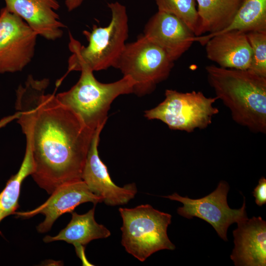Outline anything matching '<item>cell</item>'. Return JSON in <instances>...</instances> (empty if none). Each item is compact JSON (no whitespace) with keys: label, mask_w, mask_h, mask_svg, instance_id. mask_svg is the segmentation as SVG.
Instances as JSON below:
<instances>
[{"label":"cell","mask_w":266,"mask_h":266,"mask_svg":"<svg viewBox=\"0 0 266 266\" xmlns=\"http://www.w3.org/2000/svg\"><path fill=\"white\" fill-rule=\"evenodd\" d=\"M84 0H65V3L67 10L72 11L79 7Z\"/></svg>","instance_id":"24"},{"label":"cell","mask_w":266,"mask_h":266,"mask_svg":"<svg viewBox=\"0 0 266 266\" xmlns=\"http://www.w3.org/2000/svg\"><path fill=\"white\" fill-rule=\"evenodd\" d=\"M246 33L252 54L248 70L266 77V32H252Z\"/></svg>","instance_id":"21"},{"label":"cell","mask_w":266,"mask_h":266,"mask_svg":"<svg viewBox=\"0 0 266 266\" xmlns=\"http://www.w3.org/2000/svg\"><path fill=\"white\" fill-rule=\"evenodd\" d=\"M158 11L172 14L180 20L196 34L198 15L196 0H155Z\"/></svg>","instance_id":"20"},{"label":"cell","mask_w":266,"mask_h":266,"mask_svg":"<svg viewBox=\"0 0 266 266\" xmlns=\"http://www.w3.org/2000/svg\"><path fill=\"white\" fill-rule=\"evenodd\" d=\"M95 210L94 206L85 214L81 215L72 211L70 213L71 219L66 227L55 236L46 235L43 238V241L47 243L63 240L77 248L84 247L92 240L110 236V231L96 221Z\"/></svg>","instance_id":"16"},{"label":"cell","mask_w":266,"mask_h":266,"mask_svg":"<svg viewBox=\"0 0 266 266\" xmlns=\"http://www.w3.org/2000/svg\"><path fill=\"white\" fill-rule=\"evenodd\" d=\"M19 116V113L17 111L13 114L5 116L0 119V130L6 126L14 120H16Z\"/></svg>","instance_id":"23"},{"label":"cell","mask_w":266,"mask_h":266,"mask_svg":"<svg viewBox=\"0 0 266 266\" xmlns=\"http://www.w3.org/2000/svg\"><path fill=\"white\" fill-rule=\"evenodd\" d=\"M198 26L196 36L216 33L232 22L242 0H196Z\"/></svg>","instance_id":"17"},{"label":"cell","mask_w":266,"mask_h":266,"mask_svg":"<svg viewBox=\"0 0 266 266\" xmlns=\"http://www.w3.org/2000/svg\"><path fill=\"white\" fill-rule=\"evenodd\" d=\"M9 12L22 18L38 35L54 41L61 38L66 27L57 13V0H3Z\"/></svg>","instance_id":"13"},{"label":"cell","mask_w":266,"mask_h":266,"mask_svg":"<svg viewBox=\"0 0 266 266\" xmlns=\"http://www.w3.org/2000/svg\"><path fill=\"white\" fill-rule=\"evenodd\" d=\"M104 125L94 132L83 169L81 179L90 191L109 206L127 203L134 198L137 190L134 183L123 187L116 185L111 180L106 165L100 159L98 146L100 133Z\"/></svg>","instance_id":"10"},{"label":"cell","mask_w":266,"mask_h":266,"mask_svg":"<svg viewBox=\"0 0 266 266\" xmlns=\"http://www.w3.org/2000/svg\"><path fill=\"white\" fill-rule=\"evenodd\" d=\"M162 48L175 62L194 42V33L176 16L158 11L146 24L142 34Z\"/></svg>","instance_id":"12"},{"label":"cell","mask_w":266,"mask_h":266,"mask_svg":"<svg viewBox=\"0 0 266 266\" xmlns=\"http://www.w3.org/2000/svg\"><path fill=\"white\" fill-rule=\"evenodd\" d=\"M119 211L123 220L121 244L138 260L143 262L161 250L175 249L167 234L170 214L148 204L133 208L120 207Z\"/></svg>","instance_id":"5"},{"label":"cell","mask_w":266,"mask_h":266,"mask_svg":"<svg viewBox=\"0 0 266 266\" xmlns=\"http://www.w3.org/2000/svg\"><path fill=\"white\" fill-rule=\"evenodd\" d=\"M49 80L29 75L16 90L17 123L31 149L34 181L49 194L59 186L81 180L95 131L61 103L46 94Z\"/></svg>","instance_id":"1"},{"label":"cell","mask_w":266,"mask_h":266,"mask_svg":"<svg viewBox=\"0 0 266 266\" xmlns=\"http://www.w3.org/2000/svg\"><path fill=\"white\" fill-rule=\"evenodd\" d=\"M229 190L228 184L221 181L215 191L200 199L183 197L176 193L164 197L179 201L183 204V206L178 208V214L188 219L196 217L204 220L211 225L221 238L227 241L229 227L233 223H238L248 219L245 198L240 208L232 209L229 206L227 203Z\"/></svg>","instance_id":"8"},{"label":"cell","mask_w":266,"mask_h":266,"mask_svg":"<svg viewBox=\"0 0 266 266\" xmlns=\"http://www.w3.org/2000/svg\"><path fill=\"white\" fill-rule=\"evenodd\" d=\"M107 6L111 12L109 24L104 27L94 25L90 32L84 31L88 42L86 46L69 33L68 47L72 53L68 60L69 72L115 67L128 37V17L126 6L119 2L108 3Z\"/></svg>","instance_id":"3"},{"label":"cell","mask_w":266,"mask_h":266,"mask_svg":"<svg viewBox=\"0 0 266 266\" xmlns=\"http://www.w3.org/2000/svg\"><path fill=\"white\" fill-rule=\"evenodd\" d=\"M231 258L236 266H266V222L253 217L237 223Z\"/></svg>","instance_id":"14"},{"label":"cell","mask_w":266,"mask_h":266,"mask_svg":"<svg viewBox=\"0 0 266 266\" xmlns=\"http://www.w3.org/2000/svg\"><path fill=\"white\" fill-rule=\"evenodd\" d=\"M207 57L219 66L248 69L252 60V50L246 33L231 31L216 34L204 44Z\"/></svg>","instance_id":"15"},{"label":"cell","mask_w":266,"mask_h":266,"mask_svg":"<svg viewBox=\"0 0 266 266\" xmlns=\"http://www.w3.org/2000/svg\"><path fill=\"white\" fill-rule=\"evenodd\" d=\"M215 97L230 110L233 120L254 133H266V77L248 69L205 67Z\"/></svg>","instance_id":"2"},{"label":"cell","mask_w":266,"mask_h":266,"mask_svg":"<svg viewBox=\"0 0 266 266\" xmlns=\"http://www.w3.org/2000/svg\"><path fill=\"white\" fill-rule=\"evenodd\" d=\"M91 202L96 205L102 202L94 194L81 179L63 184L56 188L50 197L37 208L28 211L15 212L18 217L29 218L37 214L45 216L44 220L36 227L40 233L49 231L55 221L66 213H71L83 203Z\"/></svg>","instance_id":"11"},{"label":"cell","mask_w":266,"mask_h":266,"mask_svg":"<svg viewBox=\"0 0 266 266\" xmlns=\"http://www.w3.org/2000/svg\"><path fill=\"white\" fill-rule=\"evenodd\" d=\"M38 35L20 17L0 10V74L22 71L33 59Z\"/></svg>","instance_id":"9"},{"label":"cell","mask_w":266,"mask_h":266,"mask_svg":"<svg viewBox=\"0 0 266 266\" xmlns=\"http://www.w3.org/2000/svg\"><path fill=\"white\" fill-rule=\"evenodd\" d=\"M174 62L160 46L140 34L126 43L115 66L134 83V93L148 94L169 76Z\"/></svg>","instance_id":"6"},{"label":"cell","mask_w":266,"mask_h":266,"mask_svg":"<svg viewBox=\"0 0 266 266\" xmlns=\"http://www.w3.org/2000/svg\"><path fill=\"white\" fill-rule=\"evenodd\" d=\"M34 164L30 148L26 145L23 162L18 172L7 180L0 192V223L9 215L14 214L19 208V198L22 184L25 178L32 175ZM0 234H2L0 231Z\"/></svg>","instance_id":"19"},{"label":"cell","mask_w":266,"mask_h":266,"mask_svg":"<svg viewBox=\"0 0 266 266\" xmlns=\"http://www.w3.org/2000/svg\"><path fill=\"white\" fill-rule=\"evenodd\" d=\"M253 195L255 198L256 203L260 206L266 203V179L264 177L259 180L258 185L254 188Z\"/></svg>","instance_id":"22"},{"label":"cell","mask_w":266,"mask_h":266,"mask_svg":"<svg viewBox=\"0 0 266 266\" xmlns=\"http://www.w3.org/2000/svg\"><path fill=\"white\" fill-rule=\"evenodd\" d=\"M80 71L77 83L56 97L87 128L95 131L98 127L105 126L113 100L120 95L133 92L134 83L131 78L123 76L115 82L103 83L96 79L92 70L83 69Z\"/></svg>","instance_id":"4"},{"label":"cell","mask_w":266,"mask_h":266,"mask_svg":"<svg viewBox=\"0 0 266 266\" xmlns=\"http://www.w3.org/2000/svg\"><path fill=\"white\" fill-rule=\"evenodd\" d=\"M231 31L245 33L266 32V0H242L232 22L227 27L211 35L195 36L194 41L204 45L213 36Z\"/></svg>","instance_id":"18"},{"label":"cell","mask_w":266,"mask_h":266,"mask_svg":"<svg viewBox=\"0 0 266 266\" xmlns=\"http://www.w3.org/2000/svg\"><path fill=\"white\" fill-rule=\"evenodd\" d=\"M165 99L156 107L145 111L149 120H159L171 130L191 133L196 129H204L218 113L213 104L216 97H207L201 92L182 93L167 89Z\"/></svg>","instance_id":"7"}]
</instances>
